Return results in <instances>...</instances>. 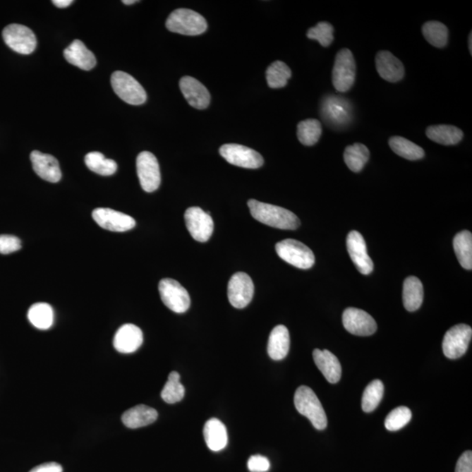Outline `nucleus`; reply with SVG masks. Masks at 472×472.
Masks as SVG:
<instances>
[{
  "instance_id": "obj_1",
  "label": "nucleus",
  "mask_w": 472,
  "mask_h": 472,
  "mask_svg": "<svg viewBox=\"0 0 472 472\" xmlns=\"http://www.w3.org/2000/svg\"><path fill=\"white\" fill-rule=\"evenodd\" d=\"M248 206L256 221L272 228L294 230L300 226L298 217L284 207L260 202L256 200H248Z\"/></svg>"
},
{
  "instance_id": "obj_2",
  "label": "nucleus",
  "mask_w": 472,
  "mask_h": 472,
  "mask_svg": "<svg viewBox=\"0 0 472 472\" xmlns=\"http://www.w3.org/2000/svg\"><path fill=\"white\" fill-rule=\"evenodd\" d=\"M294 404L296 411L307 417L315 429L323 430L327 428V413L316 394L309 387L301 386L296 389Z\"/></svg>"
},
{
  "instance_id": "obj_3",
  "label": "nucleus",
  "mask_w": 472,
  "mask_h": 472,
  "mask_svg": "<svg viewBox=\"0 0 472 472\" xmlns=\"http://www.w3.org/2000/svg\"><path fill=\"white\" fill-rule=\"evenodd\" d=\"M168 30L183 35H200L206 32L207 23L203 16L190 9L174 11L167 20Z\"/></svg>"
},
{
  "instance_id": "obj_4",
  "label": "nucleus",
  "mask_w": 472,
  "mask_h": 472,
  "mask_svg": "<svg viewBox=\"0 0 472 472\" xmlns=\"http://www.w3.org/2000/svg\"><path fill=\"white\" fill-rule=\"evenodd\" d=\"M276 251L281 259L296 268L308 270L314 265L313 252L301 241L294 239L279 241L276 245Z\"/></svg>"
},
{
  "instance_id": "obj_5",
  "label": "nucleus",
  "mask_w": 472,
  "mask_h": 472,
  "mask_svg": "<svg viewBox=\"0 0 472 472\" xmlns=\"http://www.w3.org/2000/svg\"><path fill=\"white\" fill-rule=\"evenodd\" d=\"M356 78V63L353 54L349 49H344L337 54L332 83L339 92H347L351 90Z\"/></svg>"
},
{
  "instance_id": "obj_6",
  "label": "nucleus",
  "mask_w": 472,
  "mask_h": 472,
  "mask_svg": "<svg viewBox=\"0 0 472 472\" xmlns=\"http://www.w3.org/2000/svg\"><path fill=\"white\" fill-rule=\"evenodd\" d=\"M111 86L114 92L127 104L140 105L145 104L147 99V95L141 84L126 72L113 73Z\"/></svg>"
},
{
  "instance_id": "obj_7",
  "label": "nucleus",
  "mask_w": 472,
  "mask_h": 472,
  "mask_svg": "<svg viewBox=\"0 0 472 472\" xmlns=\"http://www.w3.org/2000/svg\"><path fill=\"white\" fill-rule=\"evenodd\" d=\"M2 36L6 45L18 54H30L37 46V39L34 32L23 25H7L3 30Z\"/></svg>"
},
{
  "instance_id": "obj_8",
  "label": "nucleus",
  "mask_w": 472,
  "mask_h": 472,
  "mask_svg": "<svg viewBox=\"0 0 472 472\" xmlns=\"http://www.w3.org/2000/svg\"><path fill=\"white\" fill-rule=\"evenodd\" d=\"M159 291L164 305L174 313H184L189 309L188 292L176 280L164 278L159 282Z\"/></svg>"
},
{
  "instance_id": "obj_9",
  "label": "nucleus",
  "mask_w": 472,
  "mask_h": 472,
  "mask_svg": "<svg viewBox=\"0 0 472 472\" xmlns=\"http://www.w3.org/2000/svg\"><path fill=\"white\" fill-rule=\"evenodd\" d=\"M472 337L469 325L460 324L446 332L442 341V351L446 357L455 360L467 352Z\"/></svg>"
},
{
  "instance_id": "obj_10",
  "label": "nucleus",
  "mask_w": 472,
  "mask_h": 472,
  "mask_svg": "<svg viewBox=\"0 0 472 472\" xmlns=\"http://www.w3.org/2000/svg\"><path fill=\"white\" fill-rule=\"evenodd\" d=\"M219 155L233 166L256 169L265 163L263 157L253 149L236 144H226L219 148Z\"/></svg>"
},
{
  "instance_id": "obj_11",
  "label": "nucleus",
  "mask_w": 472,
  "mask_h": 472,
  "mask_svg": "<svg viewBox=\"0 0 472 472\" xmlns=\"http://www.w3.org/2000/svg\"><path fill=\"white\" fill-rule=\"evenodd\" d=\"M137 171L143 190L147 193L159 188L161 175L157 157L149 152L139 153L137 157Z\"/></svg>"
},
{
  "instance_id": "obj_12",
  "label": "nucleus",
  "mask_w": 472,
  "mask_h": 472,
  "mask_svg": "<svg viewBox=\"0 0 472 472\" xmlns=\"http://www.w3.org/2000/svg\"><path fill=\"white\" fill-rule=\"evenodd\" d=\"M185 222L190 235L200 243H206L213 235V219L200 207H189L185 213Z\"/></svg>"
},
{
  "instance_id": "obj_13",
  "label": "nucleus",
  "mask_w": 472,
  "mask_h": 472,
  "mask_svg": "<svg viewBox=\"0 0 472 472\" xmlns=\"http://www.w3.org/2000/svg\"><path fill=\"white\" fill-rule=\"evenodd\" d=\"M254 291V284L250 277L244 272H237L229 282V302L235 308H245L252 301Z\"/></svg>"
},
{
  "instance_id": "obj_14",
  "label": "nucleus",
  "mask_w": 472,
  "mask_h": 472,
  "mask_svg": "<svg viewBox=\"0 0 472 472\" xmlns=\"http://www.w3.org/2000/svg\"><path fill=\"white\" fill-rule=\"evenodd\" d=\"M92 217L102 229L112 232H126L136 226V221L130 215L111 208H97L93 211Z\"/></svg>"
},
{
  "instance_id": "obj_15",
  "label": "nucleus",
  "mask_w": 472,
  "mask_h": 472,
  "mask_svg": "<svg viewBox=\"0 0 472 472\" xmlns=\"http://www.w3.org/2000/svg\"><path fill=\"white\" fill-rule=\"evenodd\" d=\"M342 322L346 330L353 335L370 336L377 330L376 322L371 315L353 307L345 310Z\"/></svg>"
},
{
  "instance_id": "obj_16",
  "label": "nucleus",
  "mask_w": 472,
  "mask_h": 472,
  "mask_svg": "<svg viewBox=\"0 0 472 472\" xmlns=\"http://www.w3.org/2000/svg\"><path fill=\"white\" fill-rule=\"evenodd\" d=\"M347 251L357 270L363 275H369L374 270L370 256L368 254L367 245L361 234L358 231L349 233L346 240Z\"/></svg>"
},
{
  "instance_id": "obj_17",
  "label": "nucleus",
  "mask_w": 472,
  "mask_h": 472,
  "mask_svg": "<svg viewBox=\"0 0 472 472\" xmlns=\"http://www.w3.org/2000/svg\"><path fill=\"white\" fill-rule=\"evenodd\" d=\"M181 90L192 107L204 109L210 104L211 97L206 87L191 76H184L179 80Z\"/></svg>"
},
{
  "instance_id": "obj_18",
  "label": "nucleus",
  "mask_w": 472,
  "mask_h": 472,
  "mask_svg": "<svg viewBox=\"0 0 472 472\" xmlns=\"http://www.w3.org/2000/svg\"><path fill=\"white\" fill-rule=\"evenodd\" d=\"M144 336L141 329L133 324L122 325L116 332L113 345L121 353H133L141 346Z\"/></svg>"
},
{
  "instance_id": "obj_19",
  "label": "nucleus",
  "mask_w": 472,
  "mask_h": 472,
  "mask_svg": "<svg viewBox=\"0 0 472 472\" xmlns=\"http://www.w3.org/2000/svg\"><path fill=\"white\" fill-rule=\"evenodd\" d=\"M376 71L380 78L389 83H397L404 78L402 62L389 51H380L375 58Z\"/></svg>"
},
{
  "instance_id": "obj_20",
  "label": "nucleus",
  "mask_w": 472,
  "mask_h": 472,
  "mask_svg": "<svg viewBox=\"0 0 472 472\" xmlns=\"http://www.w3.org/2000/svg\"><path fill=\"white\" fill-rule=\"evenodd\" d=\"M30 159L36 174L44 181L51 183L61 181L60 164L56 157L49 155H44L39 151H34L31 153Z\"/></svg>"
},
{
  "instance_id": "obj_21",
  "label": "nucleus",
  "mask_w": 472,
  "mask_h": 472,
  "mask_svg": "<svg viewBox=\"0 0 472 472\" xmlns=\"http://www.w3.org/2000/svg\"><path fill=\"white\" fill-rule=\"evenodd\" d=\"M322 112L324 118L332 126H343L350 122V104L345 99L335 97L325 98L322 106Z\"/></svg>"
},
{
  "instance_id": "obj_22",
  "label": "nucleus",
  "mask_w": 472,
  "mask_h": 472,
  "mask_svg": "<svg viewBox=\"0 0 472 472\" xmlns=\"http://www.w3.org/2000/svg\"><path fill=\"white\" fill-rule=\"evenodd\" d=\"M313 360L327 382L335 384L341 378L342 368L338 358L328 350L315 349Z\"/></svg>"
},
{
  "instance_id": "obj_23",
  "label": "nucleus",
  "mask_w": 472,
  "mask_h": 472,
  "mask_svg": "<svg viewBox=\"0 0 472 472\" xmlns=\"http://www.w3.org/2000/svg\"><path fill=\"white\" fill-rule=\"evenodd\" d=\"M64 57L69 63L83 71H91L97 64L94 54L79 40H74L64 50Z\"/></svg>"
},
{
  "instance_id": "obj_24",
  "label": "nucleus",
  "mask_w": 472,
  "mask_h": 472,
  "mask_svg": "<svg viewBox=\"0 0 472 472\" xmlns=\"http://www.w3.org/2000/svg\"><path fill=\"white\" fill-rule=\"evenodd\" d=\"M157 416L159 413L156 409L140 404L124 412L122 416V422L130 429H138V428L148 426L155 423Z\"/></svg>"
},
{
  "instance_id": "obj_25",
  "label": "nucleus",
  "mask_w": 472,
  "mask_h": 472,
  "mask_svg": "<svg viewBox=\"0 0 472 472\" xmlns=\"http://www.w3.org/2000/svg\"><path fill=\"white\" fill-rule=\"evenodd\" d=\"M207 447L213 452H219L228 445L229 437L226 428L217 418L208 420L203 430Z\"/></svg>"
},
{
  "instance_id": "obj_26",
  "label": "nucleus",
  "mask_w": 472,
  "mask_h": 472,
  "mask_svg": "<svg viewBox=\"0 0 472 472\" xmlns=\"http://www.w3.org/2000/svg\"><path fill=\"white\" fill-rule=\"evenodd\" d=\"M290 334L284 325H277L270 332L268 343L269 356L274 361H281L287 356L290 350Z\"/></svg>"
},
{
  "instance_id": "obj_27",
  "label": "nucleus",
  "mask_w": 472,
  "mask_h": 472,
  "mask_svg": "<svg viewBox=\"0 0 472 472\" xmlns=\"http://www.w3.org/2000/svg\"><path fill=\"white\" fill-rule=\"evenodd\" d=\"M427 137L437 144L455 145L462 140L464 133L459 128L448 124H439L427 128Z\"/></svg>"
},
{
  "instance_id": "obj_28",
  "label": "nucleus",
  "mask_w": 472,
  "mask_h": 472,
  "mask_svg": "<svg viewBox=\"0 0 472 472\" xmlns=\"http://www.w3.org/2000/svg\"><path fill=\"white\" fill-rule=\"evenodd\" d=\"M423 286L422 282L416 277L406 278L404 284V305L409 312H416L423 301Z\"/></svg>"
},
{
  "instance_id": "obj_29",
  "label": "nucleus",
  "mask_w": 472,
  "mask_h": 472,
  "mask_svg": "<svg viewBox=\"0 0 472 472\" xmlns=\"http://www.w3.org/2000/svg\"><path fill=\"white\" fill-rule=\"evenodd\" d=\"M454 251H455L457 260L464 269L471 270L472 269V235L470 231H464L457 234L453 240Z\"/></svg>"
},
{
  "instance_id": "obj_30",
  "label": "nucleus",
  "mask_w": 472,
  "mask_h": 472,
  "mask_svg": "<svg viewBox=\"0 0 472 472\" xmlns=\"http://www.w3.org/2000/svg\"><path fill=\"white\" fill-rule=\"evenodd\" d=\"M370 157V152L367 146L355 143L352 145L347 146L344 152V160L347 167L353 173H360L363 169L365 164L368 163Z\"/></svg>"
},
{
  "instance_id": "obj_31",
  "label": "nucleus",
  "mask_w": 472,
  "mask_h": 472,
  "mask_svg": "<svg viewBox=\"0 0 472 472\" xmlns=\"http://www.w3.org/2000/svg\"><path fill=\"white\" fill-rule=\"evenodd\" d=\"M28 317L30 323L40 330H47L54 324V310L47 303L32 305L28 310Z\"/></svg>"
},
{
  "instance_id": "obj_32",
  "label": "nucleus",
  "mask_w": 472,
  "mask_h": 472,
  "mask_svg": "<svg viewBox=\"0 0 472 472\" xmlns=\"http://www.w3.org/2000/svg\"><path fill=\"white\" fill-rule=\"evenodd\" d=\"M389 144L394 153L408 160H419L425 156L422 147L405 138L392 137L389 139Z\"/></svg>"
},
{
  "instance_id": "obj_33",
  "label": "nucleus",
  "mask_w": 472,
  "mask_h": 472,
  "mask_svg": "<svg viewBox=\"0 0 472 472\" xmlns=\"http://www.w3.org/2000/svg\"><path fill=\"white\" fill-rule=\"evenodd\" d=\"M85 164L90 171L102 176H111L118 170V164L114 160L106 159L104 155L98 152L87 153Z\"/></svg>"
},
{
  "instance_id": "obj_34",
  "label": "nucleus",
  "mask_w": 472,
  "mask_h": 472,
  "mask_svg": "<svg viewBox=\"0 0 472 472\" xmlns=\"http://www.w3.org/2000/svg\"><path fill=\"white\" fill-rule=\"evenodd\" d=\"M424 38L431 45L442 49L447 45L449 38L448 28L444 24L438 21L426 22L423 25Z\"/></svg>"
},
{
  "instance_id": "obj_35",
  "label": "nucleus",
  "mask_w": 472,
  "mask_h": 472,
  "mask_svg": "<svg viewBox=\"0 0 472 472\" xmlns=\"http://www.w3.org/2000/svg\"><path fill=\"white\" fill-rule=\"evenodd\" d=\"M291 78L290 68L281 61L273 62L266 71L267 83L272 89H281L286 86Z\"/></svg>"
},
{
  "instance_id": "obj_36",
  "label": "nucleus",
  "mask_w": 472,
  "mask_h": 472,
  "mask_svg": "<svg viewBox=\"0 0 472 472\" xmlns=\"http://www.w3.org/2000/svg\"><path fill=\"white\" fill-rule=\"evenodd\" d=\"M321 135V123L317 119H306L298 124V138L303 145L317 144Z\"/></svg>"
},
{
  "instance_id": "obj_37",
  "label": "nucleus",
  "mask_w": 472,
  "mask_h": 472,
  "mask_svg": "<svg viewBox=\"0 0 472 472\" xmlns=\"http://www.w3.org/2000/svg\"><path fill=\"white\" fill-rule=\"evenodd\" d=\"M185 387L181 383V375L178 372H171L164 385L161 397L168 404H174L181 401L185 397Z\"/></svg>"
},
{
  "instance_id": "obj_38",
  "label": "nucleus",
  "mask_w": 472,
  "mask_h": 472,
  "mask_svg": "<svg viewBox=\"0 0 472 472\" xmlns=\"http://www.w3.org/2000/svg\"><path fill=\"white\" fill-rule=\"evenodd\" d=\"M384 394V385L382 380H375L369 383L362 397V409L365 413H370L378 407Z\"/></svg>"
},
{
  "instance_id": "obj_39",
  "label": "nucleus",
  "mask_w": 472,
  "mask_h": 472,
  "mask_svg": "<svg viewBox=\"0 0 472 472\" xmlns=\"http://www.w3.org/2000/svg\"><path fill=\"white\" fill-rule=\"evenodd\" d=\"M412 412L404 406L397 408L389 413L385 420V427L387 430L397 431L402 429L411 422Z\"/></svg>"
},
{
  "instance_id": "obj_40",
  "label": "nucleus",
  "mask_w": 472,
  "mask_h": 472,
  "mask_svg": "<svg viewBox=\"0 0 472 472\" xmlns=\"http://www.w3.org/2000/svg\"><path fill=\"white\" fill-rule=\"evenodd\" d=\"M334 28L328 22H320L307 32V37L317 40L322 47H327L334 42Z\"/></svg>"
},
{
  "instance_id": "obj_41",
  "label": "nucleus",
  "mask_w": 472,
  "mask_h": 472,
  "mask_svg": "<svg viewBox=\"0 0 472 472\" xmlns=\"http://www.w3.org/2000/svg\"><path fill=\"white\" fill-rule=\"evenodd\" d=\"M21 248V241L14 236H0V254L8 255L13 252L20 250Z\"/></svg>"
},
{
  "instance_id": "obj_42",
  "label": "nucleus",
  "mask_w": 472,
  "mask_h": 472,
  "mask_svg": "<svg viewBox=\"0 0 472 472\" xmlns=\"http://www.w3.org/2000/svg\"><path fill=\"white\" fill-rule=\"evenodd\" d=\"M248 468L251 472H266L270 470V463L265 456L254 455L248 459Z\"/></svg>"
},
{
  "instance_id": "obj_43",
  "label": "nucleus",
  "mask_w": 472,
  "mask_h": 472,
  "mask_svg": "<svg viewBox=\"0 0 472 472\" xmlns=\"http://www.w3.org/2000/svg\"><path fill=\"white\" fill-rule=\"evenodd\" d=\"M456 472H472V452L468 451L462 454L457 461Z\"/></svg>"
},
{
  "instance_id": "obj_44",
  "label": "nucleus",
  "mask_w": 472,
  "mask_h": 472,
  "mask_svg": "<svg viewBox=\"0 0 472 472\" xmlns=\"http://www.w3.org/2000/svg\"><path fill=\"white\" fill-rule=\"evenodd\" d=\"M29 472H62V467L58 463L50 462L40 464Z\"/></svg>"
},
{
  "instance_id": "obj_45",
  "label": "nucleus",
  "mask_w": 472,
  "mask_h": 472,
  "mask_svg": "<svg viewBox=\"0 0 472 472\" xmlns=\"http://www.w3.org/2000/svg\"><path fill=\"white\" fill-rule=\"evenodd\" d=\"M72 3V0H54L53 1L54 5L59 7V8H66V7L71 6Z\"/></svg>"
},
{
  "instance_id": "obj_46",
  "label": "nucleus",
  "mask_w": 472,
  "mask_h": 472,
  "mask_svg": "<svg viewBox=\"0 0 472 472\" xmlns=\"http://www.w3.org/2000/svg\"><path fill=\"white\" fill-rule=\"evenodd\" d=\"M136 0H123V3L124 5H133V4L137 3Z\"/></svg>"
},
{
  "instance_id": "obj_47",
  "label": "nucleus",
  "mask_w": 472,
  "mask_h": 472,
  "mask_svg": "<svg viewBox=\"0 0 472 472\" xmlns=\"http://www.w3.org/2000/svg\"><path fill=\"white\" fill-rule=\"evenodd\" d=\"M471 35H472V34H471H471H470V35H469V49H470L471 54H471V52H472V43H471V42H472V36H471Z\"/></svg>"
}]
</instances>
